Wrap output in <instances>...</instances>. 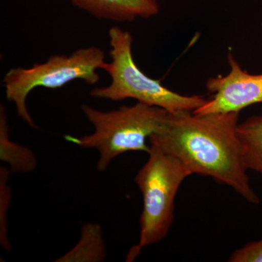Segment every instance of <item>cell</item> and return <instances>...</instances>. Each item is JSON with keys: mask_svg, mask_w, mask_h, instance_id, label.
<instances>
[{"mask_svg": "<svg viewBox=\"0 0 262 262\" xmlns=\"http://www.w3.org/2000/svg\"><path fill=\"white\" fill-rule=\"evenodd\" d=\"M238 120L239 113H168L161 128L149 138V144L178 158L192 174L211 177L248 203L258 204L259 198L251 187L244 163Z\"/></svg>", "mask_w": 262, "mask_h": 262, "instance_id": "cell-1", "label": "cell"}, {"mask_svg": "<svg viewBox=\"0 0 262 262\" xmlns=\"http://www.w3.org/2000/svg\"><path fill=\"white\" fill-rule=\"evenodd\" d=\"M81 110L94 126V132L81 137L67 136L66 139L81 148L97 150L99 172L105 171L114 159L124 153H149L147 140L161 128L168 113L141 102L113 111H101L87 104H82Z\"/></svg>", "mask_w": 262, "mask_h": 262, "instance_id": "cell-2", "label": "cell"}, {"mask_svg": "<svg viewBox=\"0 0 262 262\" xmlns=\"http://www.w3.org/2000/svg\"><path fill=\"white\" fill-rule=\"evenodd\" d=\"M108 37L111 61L105 62L101 70L110 76L111 83L93 89L90 92L91 97L113 101L133 98L170 113L194 112L206 102L203 96L177 94L146 75L134 61L130 32L113 27L108 31Z\"/></svg>", "mask_w": 262, "mask_h": 262, "instance_id": "cell-3", "label": "cell"}, {"mask_svg": "<svg viewBox=\"0 0 262 262\" xmlns=\"http://www.w3.org/2000/svg\"><path fill=\"white\" fill-rule=\"evenodd\" d=\"M148 155L135 177L143 198L136 253L167 237L173 222L176 196L182 182L192 174L178 158L158 146L150 145Z\"/></svg>", "mask_w": 262, "mask_h": 262, "instance_id": "cell-4", "label": "cell"}, {"mask_svg": "<svg viewBox=\"0 0 262 262\" xmlns=\"http://www.w3.org/2000/svg\"><path fill=\"white\" fill-rule=\"evenodd\" d=\"M105 53L95 46L77 49L67 55H53L42 63L30 68L10 69L3 84L8 101L14 103L17 115L29 126L37 128L27 108V98L36 88L58 89L72 81L81 80L88 84L98 83V70L105 63Z\"/></svg>", "mask_w": 262, "mask_h": 262, "instance_id": "cell-5", "label": "cell"}, {"mask_svg": "<svg viewBox=\"0 0 262 262\" xmlns=\"http://www.w3.org/2000/svg\"><path fill=\"white\" fill-rule=\"evenodd\" d=\"M227 59L230 67L228 75L208 80L207 90L214 95L193 113H239L247 106L262 103V74L253 75L243 70L230 52Z\"/></svg>", "mask_w": 262, "mask_h": 262, "instance_id": "cell-6", "label": "cell"}, {"mask_svg": "<svg viewBox=\"0 0 262 262\" xmlns=\"http://www.w3.org/2000/svg\"><path fill=\"white\" fill-rule=\"evenodd\" d=\"M77 8L98 19L115 22L149 18L159 13L158 0H70Z\"/></svg>", "mask_w": 262, "mask_h": 262, "instance_id": "cell-7", "label": "cell"}, {"mask_svg": "<svg viewBox=\"0 0 262 262\" xmlns=\"http://www.w3.org/2000/svg\"><path fill=\"white\" fill-rule=\"evenodd\" d=\"M0 159L8 164L10 173H29L37 167L32 150L10 139L4 106L0 107Z\"/></svg>", "mask_w": 262, "mask_h": 262, "instance_id": "cell-8", "label": "cell"}, {"mask_svg": "<svg viewBox=\"0 0 262 262\" xmlns=\"http://www.w3.org/2000/svg\"><path fill=\"white\" fill-rule=\"evenodd\" d=\"M106 257L101 225L85 224L81 231V237L75 247L58 258L60 262L102 261Z\"/></svg>", "mask_w": 262, "mask_h": 262, "instance_id": "cell-9", "label": "cell"}, {"mask_svg": "<svg viewBox=\"0 0 262 262\" xmlns=\"http://www.w3.org/2000/svg\"><path fill=\"white\" fill-rule=\"evenodd\" d=\"M237 133L246 168L262 175V115L239 124Z\"/></svg>", "mask_w": 262, "mask_h": 262, "instance_id": "cell-10", "label": "cell"}, {"mask_svg": "<svg viewBox=\"0 0 262 262\" xmlns=\"http://www.w3.org/2000/svg\"><path fill=\"white\" fill-rule=\"evenodd\" d=\"M10 172L5 167L0 168V243L4 249L11 248L8 235V211L9 208L11 190L8 187V177Z\"/></svg>", "mask_w": 262, "mask_h": 262, "instance_id": "cell-11", "label": "cell"}, {"mask_svg": "<svg viewBox=\"0 0 262 262\" xmlns=\"http://www.w3.org/2000/svg\"><path fill=\"white\" fill-rule=\"evenodd\" d=\"M229 262H262V239L248 243L229 258Z\"/></svg>", "mask_w": 262, "mask_h": 262, "instance_id": "cell-12", "label": "cell"}]
</instances>
